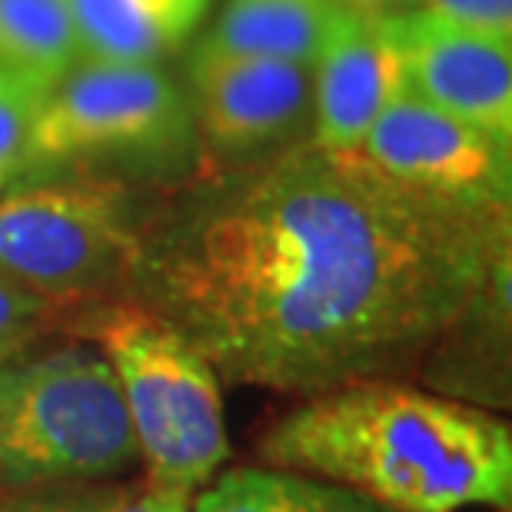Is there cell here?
Returning a JSON list of instances; mask_svg holds the SVG:
<instances>
[{"instance_id": "obj_10", "label": "cell", "mask_w": 512, "mask_h": 512, "mask_svg": "<svg viewBox=\"0 0 512 512\" xmlns=\"http://www.w3.org/2000/svg\"><path fill=\"white\" fill-rule=\"evenodd\" d=\"M393 14L336 7L313 60V133L326 150H360L383 107L403 90Z\"/></svg>"}, {"instance_id": "obj_12", "label": "cell", "mask_w": 512, "mask_h": 512, "mask_svg": "<svg viewBox=\"0 0 512 512\" xmlns=\"http://www.w3.org/2000/svg\"><path fill=\"white\" fill-rule=\"evenodd\" d=\"M80 60L104 64H157L177 50L210 0H67Z\"/></svg>"}, {"instance_id": "obj_11", "label": "cell", "mask_w": 512, "mask_h": 512, "mask_svg": "<svg viewBox=\"0 0 512 512\" xmlns=\"http://www.w3.org/2000/svg\"><path fill=\"white\" fill-rule=\"evenodd\" d=\"M509 266L512 256L489 273L419 363L416 373L433 393L479 409L509 403Z\"/></svg>"}, {"instance_id": "obj_3", "label": "cell", "mask_w": 512, "mask_h": 512, "mask_svg": "<svg viewBox=\"0 0 512 512\" xmlns=\"http://www.w3.org/2000/svg\"><path fill=\"white\" fill-rule=\"evenodd\" d=\"M57 326L110 363L150 486L197 496L217 479L230 459L220 376L180 333L124 296L77 306Z\"/></svg>"}, {"instance_id": "obj_1", "label": "cell", "mask_w": 512, "mask_h": 512, "mask_svg": "<svg viewBox=\"0 0 512 512\" xmlns=\"http://www.w3.org/2000/svg\"><path fill=\"white\" fill-rule=\"evenodd\" d=\"M476 207L310 137L160 190L120 286L220 383L320 396L416 373L512 256Z\"/></svg>"}, {"instance_id": "obj_17", "label": "cell", "mask_w": 512, "mask_h": 512, "mask_svg": "<svg viewBox=\"0 0 512 512\" xmlns=\"http://www.w3.org/2000/svg\"><path fill=\"white\" fill-rule=\"evenodd\" d=\"M124 489L107 483L0 493V512H114Z\"/></svg>"}, {"instance_id": "obj_7", "label": "cell", "mask_w": 512, "mask_h": 512, "mask_svg": "<svg viewBox=\"0 0 512 512\" xmlns=\"http://www.w3.org/2000/svg\"><path fill=\"white\" fill-rule=\"evenodd\" d=\"M512 143L463 124L433 107L416 90H403L383 107L366 133L360 153L389 177L419 190L509 210L512 197Z\"/></svg>"}, {"instance_id": "obj_13", "label": "cell", "mask_w": 512, "mask_h": 512, "mask_svg": "<svg viewBox=\"0 0 512 512\" xmlns=\"http://www.w3.org/2000/svg\"><path fill=\"white\" fill-rule=\"evenodd\" d=\"M336 7L333 0H227L197 50L313 67Z\"/></svg>"}, {"instance_id": "obj_5", "label": "cell", "mask_w": 512, "mask_h": 512, "mask_svg": "<svg viewBox=\"0 0 512 512\" xmlns=\"http://www.w3.org/2000/svg\"><path fill=\"white\" fill-rule=\"evenodd\" d=\"M193 137L187 97L157 64L77 60L30 120L20 180L100 177L124 163L167 190L187 180Z\"/></svg>"}, {"instance_id": "obj_2", "label": "cell", "mask_w": 512, "mask_h": 512, "mask_svg": "<svg viewBox=\"0 0 512 512\" xmlns=\"http://www.w3.org/2000/svg\"><path fill=\"white\" fill-rule=\"evenodd\" d=\"M260 463L363 493L396 512L512 503V433L489 409L399 380L320 396L266 429Z\"/></svg>"}, {"instance_id": "obj_4", "label": "cell", "mask_w": 512, "mask_h": 512, "mask_svg": "<svg viewBox=\"0 0 512 512\" xmlns=\"http://www.w3.org/2000/svg\"><path fill=\"white\" fill-rule=\"evenodd\" d=\"M137 463L124 393L97 346L0 363V493L110 483Z\"/></svg>"}, {"instance_id": "obj_18", "label": "cell", "mask_w": 512, "mask_h": 512, "mask_svg": "<svg viewBox=\"0 0 512 512\" xmlns=\"http://www.w3.org/2000/svg\"><path fill=\"white\" fill-rule=\"evenodd\" d=\"M413 4L446 24L512 40V0H413Z\"/></svg>"}, {"instance_id": "obj_6", "label": "cell", "mask_w": 512, "mask_h": 512, "mask_svg": "<svg viewBox=\"0 0 512 512\" xmlns=\"http://www.w3.org/2000/svg\"><path fill=\"white\" fill-rule=\"evenodd\" d=\"M147 207L110 177L20 180L0 197V276L60 316L120 296Z\"/></svg>"}, {"instance_id": "obj_14", "label": "cell", "mask_w": 512, "mask_h": 512, "mask_svg": "<svg viewBox=\"0 0 512 512\" xmlns=\"http://www.w3.org/2000/svg\"><path fill=\"white\" fill-rule=\"evenodd\" d=\"M193 512H396L356 489L273 466H240L193 496Z\"/></svg>"}, {"instance_id": "obj_19", "label": "cell", "mask_w": 512, "mask_h": 512, "mask_svg": "<svg viewBox=\"0 0 512 512\" xmlns=\"http://www.w3.org/2000/svg\"><path fill=\"white\" fill-rule=\"evenodd\" d=\"M114 512H193V496L177 489L147 486L140 493H124Z\"/></svg>"}, {"instance_id": "obj_9", "label": "cell", "mask_w": 512, "mask_h": 512, "mask_svg": "<svg viewBox=\"0 0 512 512\" xmlns=\"http://www.w3.org/2000/svg\"><path fill=\"white\" fill-rule=\"evenodd\" d=\"M403 80L433 107L512 143V40L446 24L423 10L393 14Z\"/></svg>"}, {"instance_id": "obj_8", "label": "cell", "mask_w": 512, "mask_h": 512, "mask_svg": "<svg viewBox=\"0 0 512 512\" xmlns=\"http://www.w3.org/2000/svg\"><path fill=\"white\" fill-rule=\"evenodd\" d=\"M313 114V67L197 50L190 60L193 130L217 167L263 157L300 140Z\"/></svg>"}, {"instance_id": "obj_16", "label": "cell", "mask_w": 512, "mask_h": 512, "mask_svg": "<svg viewBox=\"0 0 512 512\" xmlns=\"http://www.w3.org/2000/svg\"><path fill=\"white\" fill-rule=\"evenodd\" d=\"M44 97H47L44 90L0 77V197L20 180L27 130L37 107L44 104Z\"/></svg>"}, {"instance_id": "obj_20", "label": "cell", "mask_w": 512, "mask_h": 512, "mask_svg": "<svg viewBox=\"0 0 512 512\" xmlns=\"http://www.w3.org/2000/svg\"><path fill=\"white\" fill-rule=\"evenodd\" d=\"M333 4L350 7V10H366V14H393V7L413 4V0H333Z\"/></svg>"}, {"instance_id": "obj_15", "label": "cell", "mask_w": 512, "mask_h": 512, "mask_svg": "<svg viewBox=\"0 0 512 512\" xmlns=\"http://www.w3.org/2000/svg\"><path fill=\"white\" fill-rule=\"evenodd\" d=\"M77 60L67 0H0V77L50 94Z\"/></svg>"}]
</instances>
